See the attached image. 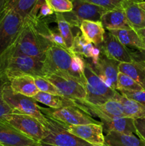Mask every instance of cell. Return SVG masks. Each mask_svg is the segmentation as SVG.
Masks as SVG:
<instances>
[{"label": "cell", "mask_w": 145, "mask_h": 146, "mask_svg": "<svg viewBox=\"0 0 145 146\" xmlns=\"http://www.w3.org/2000/svg\"><path fill=\"white\" fill-rule=\"evenodd\" d=\"M54 45L41 33L35 20L28 17L14 44L0 56V66L8 58L17 56H27L44 61L45 52Z\"/></svg>", "instance_id": "obj_1"}, {"label": "cell", "mask_w": 145, "mask_h": 146, "mask_svg": "<svg viewBox=\"0 0 145 146\" xmlns=\"http://www.w3.org/2000/svg\"><path fill=\"white\" fill-rule=\"evenodd\" d=\"M85 61L83 74L87 96L84 101L96 105L103 104L109 100L116 99L119 92L107 86L95 74L90 63L86 59Z\"/></svg>", "instance_id": "obj_2"}, {"label": "cell", "mask_w": 145, "mask_h": 146, "mask_svg": "<svg viewBox=\"0 0 145 146\" xmlns=\"http://www.w3.org/2000/svg\"><path fill=\"white\" fill-rule=\"evenodd\" d=\"M0 74L5 76L9 81L24 75L44 77V61L27 56H13L0 66Z\"/></svg>", "instance_id": "obj_3"}, {"label": "cell", "mask_w": 145, "mask_h": 146, "mask_svg": "<svg viewBox=\"0 0 145 146\" xmlns=\"http://www.w3.org/2000/svg\"><path fill=\"white\" fill-rule=\"evenodd\" d=\"M3 98L13 113L30 115L42 123H46V116L40 109V106L32 97L26 96L16 93L11 89L9 81L5 84L3 89Z\"/></svg>", "instance_id": "obj_4"}, {"label": "cell", "mask_w": 145, "mask_h": 146, "mask_svg": "<svg viewBox=\"0 0 145 146\" xmlns=\"http://www.w3.org/2000/svg\"><path fill=\"white\" fill-rule=\"evenodd\" d=\"M74 54L66 48L53 45L45 52L44 61V77L61 73L72 77V66Z\"/></svg>", "instance_id": "obj_5"}, {"label": "cell", "mask_w": 145, "mask_h": 146, "mask_svg": "<svg viewBox=\"0 0 145 146\" xmlns=\"http://www.w3.org/2000/svg\"><path fill=\"white\" fill-rule=\"evenodd\" d=\"M24 20L12 10H4L0 15V56L18 37Z\"/></svg>", "instance_id": "obj_6"}, {"label": "cell", "mask_w": 145, "mask_h": 146, "mask_svg": "<svg viewBox=\"0 0 145 146\" xmlns=\"http://www.w3.org/2000/svg\"><path fill=\"white\" fill-rule=\"evenodd\" d=\"M40 109L46 116L55 120L65 125H78L84 124H100V121L94 119L90 115L82 111L76 106H69L58 109L42 108Z\"/></svg>", "instance_id": "obj_7"}, {"label": "cell", "mask_w": 145, "mask_h": 146, "mask_svg": "<svg viewBox=\"0 0 145 146\" xmlns=\"http://www.w3.org/2000/svg\"><path fill=\"white\" fill-rule=\"evenodd\" d=\"M45 127L47 135L41 143L54 146H93L71 133L63 125L48 116Z\"/></svg>", "instance_id": "obj_8"}, {"label": "cell", "mask_w": 145, "mask_h": 146, "mask_svg": "<svg viewBox=\"0 0 145 146\" xmlns=\"http://www.w3.org/2000/svg\"><path fill=\"white\" fill-rule=\"evenodd\" d=\"M72 10L69 12L63 13L64 18L71 27L80 28L81 22L84 20L100 21L107 10L84 0H72Z\"/></svg>", "instance_id": "obj_9"}, {"label": "cell", "mask_w": 145, "mask_h": 146, "mask_svg": "<svg viewBox=\"0 0 145 146\" xmlns=\"http://www.w3.org/2000/svg\"><path fill=\"white\" fill-rule=\"evenodd\" d=\"M4 121L27 137L38 143L41 142L47 135L45 125L36 118L30 115L12 113L7 115Z\"/></svg>", "instance_id": "obj_10"}, {"label": "cell", "mask_w": 145, "mask_h": 146, "mask_svg": "<svg viewBox=\"0 0 145 146\" xmlns=\"http://www.w3.org/2000/svg\"><path fill=\"white\" fill-rule=\"evenodd\" d=\"M52 83L64 97L75 101H84L87 92L84 84L68 74L56 73L44 77Z\"/></svg>", "instance_id": "obj_11"}, {"label": "cell", "mask_w": 145, "mask_h": 146, "mask_svg": "<svg viewBox=\"0 0 145 146\" xmlns=\"http://www.w3.org/2000/svg\"><path fill=\"white\" fill-rule=\"evenodd\" d=\"M101 53L107 58L119 63H130L134 61L132 52L129 51L115 36L105 31L104 40L100 46Z\"/></svg>", "instance_id": "obj_12"}, {"label": "cell", "mask_w": 145, "mask_h": 146, "mask_svg": "<svg viewBox=\"0 0 145 146\" xmlns=\"http://www.w3.org/2000/svg\"><path fill=\"white\" fill-rule=\"evenodd\" d=\"M76 106L89 115H94L100 119L107 117H125L122 105L116 100H109L101 104H92L86 101H75Z\"/></svg>", "instance_id": "obj_13"}, {"label": "cell", "mask_w": 145, "mask_h": 146, "mask_svg": "<svg viewBox=\"0 0 145 146\" xmlns=\"http://www.w3.org/2000/svg\"><path fill=\"white\" fill-rule=\"evenodd\" d=\"M119 62L107 58L101 53L98 61L95 64H91L95 74L107 86L117 91V76L119 74Z\"/></svg>", "instance_id": "obj_14"}, {"label": "cell", "mask_w": 145, "mask_h": 146, "mask_svg": "<svg viewBox=\"0 0 145 146\" xmlns=\"http://www.w3.org/2000/svg\"><path fill=\"white\" fill-rule=\"evenodd\" d=\"M65 126V125H64ZM68 131L93 146H105L102 123L66 125Z\"/></svg>", "instance_id": "obj_15"}, {"label": "cell", "mask_w": 145, "mask_h": 146, "mask_svg": "<svg viewBox=\"0 0 145 146\" xmlns=\"http://www.w3.org/2000/svg\"><path fill=\"white\" fill-rule=\"evenodd\" d=\"M0 143L4 146H40L6 121H0Z\"/></svg>", "instance_id": "obj_16"}, {"label": "cell", "mask_w": 145, "mask_h": 146, "mask_svg": "<svg viewBox=\"0 0 145 146\" xmlns=\"http://www.w3.org/2000/svg\"><path fill=\"white\" fill-rule=\"evenodd\" d=\"M70 51L72 54L85 58H91V64H95L99 59L101 51L99 46H96L88 41L82 36V33H77L74 36L72 47Z\"/></svg>", "instance_id": "obj_17"}, {"label": "cell", "mask_w": 145, "mask_h": 146, "mask_svg": "<svg viewBox=\"0 0 145 146\" xmlns=\"http://www.w3.org/2000/svg\"><path fill=\"white\" fill-rule=\"evenodd\" d=\"M103 131L106 133L113 131L122 134H136L134 119L129 117H107L100 120Z\"/></svg>", "instance_id": "obj_18"}, {"label": "cell", "mask_w": 145, "mask_h": 146, "mask_svg": "<svg viewBox=\"0 0 145 146\" xmlns=\"http://www.w3.org/2000/svg\"><path fill=\"white\" fill-rule=\"evenodd\" d=\"M139 0H125L122 9L132 28L135 31L145 28V10L138 3Z\"/></svg>", "instance_id": "obj_19"}, {"label": "cell", "mask_w": 145, "mask_h": 146, "mask_svg": "<svg viewBox=\"0 0 145 146\" xmlns=\"http://www.w3.org/2000/svg\"><path fill=\"white\" fill-rule=\"evenodd\" d=\"M133 55V54H132ZM134 57V61L130 63H119V72L126 74L134 80L145 90V59Z\"/></svg>", "instance_id": "obj_20"}, {"label": "cell", "mask_w": 145, "mask_h": 146, "mask_svg": "<svg viewBox=\"0 0 145 146\" xmlns=\"http://www.w3.org/2000/svg\"><path fill=\"white\" fill-rule=\"evenodd\" d=\"M105 29L107 31L132 29L127 19L123 9H117L105 12L100 19Z\"/></svg>", "instance_id": "obj_21"}, {"label": "cell", "mask_w": 145, "mask_h": 146, "mask_svg": "<svg viewBox=\"0 0 145 146\" xmlns=\"http://www.w3.org/2000/svg\"><path fill=\"white\" fill-rule=\"evenodd\" d=\"M80 29L85 39L96 46H100L105 34V28L100 21L84 20L81 22Z\"/></svg>", "instance_id": "obj_22"}, {"label": "cell", "mask_w": 145, "mask_h": 146, "mask_svg": "<svg viewBox=\"0 0 145 146\" xmlns=\"http://www.w3.org/2000/svg\"><path fill=\"white\" fill-rule=\"evenodd\" d=\"M105 146H145V142L134 134L111 131L105 135Z\"/></svg>", "instance_id": "obj_23"}, {"label": "cell", "mask_w": 145, "mask_h": 146, "mask_svg": "<svg viewBox=\"0 0 145 146\" xmlns=\"http://www.w3.org/2000/svg\"><path fill=\"white\" fill-rule=\"evenodd\" d=\"M11 89L16 93L28 97H34L38 90L34 81V77L28 75L15 77L9 81Z\"/></svg>", "instance_id": "obj_24"}, {"label": "cell", "mask_w": 145, "mask_h": 146, "mask_svg": "<svg viewBox=\"0 0 145 146\" xmlns=\"http://www.w3.org/2000/svg\"><path fill=\"white\" fill-rule=\"evenodd\" d=\"M108 31L115 36L125 46L136 48L138 51L145 50V43L133 29L110 30Z\"/></svg>", "instance_id": "obj_25"}, {"label": "cell", "mask_w": 145, "mask_h": 146, "mask_svg": "<svg viewBox=\"0 0 145 146\" xmlns=\"http://www.w3.org/2000/svg\"><path fill=\"white\" fill-rule=\"evenodd\" d=\"M32 98L36 102L44 104L52 109H58L69 106H76V102L75 101L63 96L53 95L41 91H38Z\"/></svg>", "instance_id": "obj_26"}, {"label": "cell", "mask_w": 145, "mask_h": 146, "mask_svg": "<svg viewBox=\"0 0 145 146\" xmlns=\"http://www.w3.org/2000/svg\"><path fill=\"white\" fill-rule=\"evenodd\" d=\"M115 100L122 105L125 117L134 119L145 118V107L138 102L124 96L119 93Z\"/></svg>", "instance_id": "obj_27"}, {"label": "cell", "mask_w": 145, "mask_h": 146, "mask_svg": "<svg viewBox=\"0 0 145 146\" xmlns=\"http://www.w3.org/2000/svg\"><path fill=\"white\" fill-rule=\"evenodd\" d=\"M39 0H7L4 10H12L24 20L28 18L34 11Z\"/></svg>", "instance_id": "obj_28"}, {"label": "cell", "mask_w": 145, "mask_h": 146, "mask_svg": "<svg viewBox=\"0 0 145 146\" xmlns=\"http://www.w3.org/2000/svg\"><path fill=\"white\" fill-rule=\"evenodd\" d=\"M55 22L58 25V29L63 37L67 49L71 50L73 42L74 36L71 30V26L64 18L61 13H55Z\"/></svg>", "instance_id": "obj_29"}, {"label": "cell", "mask_w": 145, "mask_h": 146, "mask_svg": "<svg viewBox=\"0 0 145 146\" xmlns=\"http://www.w3.org/2000/svg\"><path fill=\"white\" fill-rule=\"evenodd\" d=\"M144 89L138 83L126 74L119 72L117 76V91H139Z\"/></svg>", "instance_id": "obj_30"}, {"label": "cell", "mask_w": 145, "mask_h": 146, "mask_svg": "<svg viewBox=\"0 0 145 146\" xmlns=\"http://www.w3.org/2000/svg\"><path fill=\"white\" fill-rule=\"evenodd\" d=\"M36 86L39 91L47 93V94H53V95L63 96L61 91L53 85L48 80L43 76H36L34 77ZM64 97V96H63Z\"/></svg>", "instance_id": "obj_31"}, {"label": "cell", "mask_w": 145, "mask_h": 146, "mask_svg": "<svg viewBox=\"0 0 145 146\" xmlns=\"http://www.w3.org/2000/svg\"><path fill=\"white\" fill-rule=\"evenodd\" d=\"M9 81L5 76L0 74V121H4L5 117L9 114L13 113L12 110L7 105L3 98V89L5 84Z\"/></svg>", "instance_id": "obj_32"}, {"label": "cell", "mask_w": 145, "mask_h": 146, "mask_svg": "<svg viewBox=\"0 0 145 146\" xmlns=\"http://www.w3.org/2000/svg\"><path fill=\"white\" fill-rule=\"evenodd\" d=\"M54 13L69 12L72 10V1L70 0H45Z\"/></svg>", "instance_id": "obj_33"}, {"label": "cell", "mask_w": 145, "mask_h": 146, "mask_svg": "<svg viewBox=\"0 0 145 146\" xmlns=\"http://www.w3.org/2000/svg\"><path fill=\"white\" fill-rule=\"evenodd\" d=\"M100 7L107 11L122 9V4L125 0H84Z\"/></svg>", "instance_id": "obj_34"}, {"label": "cell", "mask_w": 145, "mask_h": 146, "mask_svg": "<svg viewBox=\"0 0 145 146\" xmlns=\"http://www.w3.org/2000/svg\"><path fill=\"white\" fill-rule=\"evenodd\" d=\"M119 93L124 96L136 101L145 107V90L139 91H121Z\"/></svg>", "instance_id": "obj_35"}, {"label": "cell", "mask_w": 145, "mask_h": 146, "mask_svg": "<svg viewBox=\"0 0 145 146\" xmlns=\"http://www.w3.org/2000/svg\"><path fill=\"white\" fill-rule=\"evenodd\" d=\"M49 39L50 41L54 44V45H56L58 46H61L62 47V48H66L67 49L66 46H65V42H64L63 38V37L61 36L58 28L53 29H50Z\"/></svg>", "instance_id": "obj_36"}, {"label": "cell", "mask_w": 145, "mask_h": 146, "mask_svg": "<svg viewBox=\"0 0 145 146\" xmlns=\"http://www.w3.org/2000/svg\"><path fill=\"white\" fill-rule=\"evenodd\" d=\"M136 135L145 142V118L134 119Z\"/></svg>", "instance_id": "obj_37"}, {"label": "cell", "mask_w": 145, "mask_h": 146, "mask_svg": "<svg viewBox=\"0 0 145 146\" xmlns=\"http://www.w3.org/2000/svg\"><path fill=\"white\" fill-rule=\"evenodd\" d=\"M132 54H133V55L134 56L139 57V58L145 59V50L135 51V52H132Z\"/></svg>", "instance_id": "obj_38"}, {"label": "cell", "mask_w": 145, "mask_h": 146, "mask_svg": "<svg viewBox=\"0 0 145 146\" xmlns=\"http://www.w3.org/2000/svg\"><path fill=\"white\" fill-rule=\"evenodd\" d=\"M136 31L138 34V35H139V36H140V38H142V41L145 43V28L136 30Z\"/></svg>", "instance_id": "obj_39"}, {"label": "cell", "mask_w": 145, "mask_h": 146, "mask_svg": "<svg viewBox=\"0 0 145 146\" xmlns=\"http://www.w3.org/2000/svg\"><path fill=\"white\" fill-rule=\"evenodd\" d=\"M7 0H0V11H1V12L4 9L6 3H7Z\"/></svg>", "instance_id": "obj_40"}, {"label": "cell", "mask_w": 145, "mask_h": 146, "mask_svg": "<svg viewBox=\"0 0 145 146\" xmlns=\"http://www.w3.org/2000/svg\"><path fill=\"white\" fill-rule=\"evenodd\" d=\"M138 4H139V5L140 6V7H142V8L143 9L145 10V1H142V2L138 3Z\"/></svg>", "instance_id": "obj_41"}, {"label": "cell", "mask_w": 145, "mask_h": 146, "mask_svg": "<svg viewBox=\"0 0 145 146\" xmlns=\"http://www.w3.org/2000/svg\"><path fill=\"white\" fill-rule=\"evenodd\" d=\"M40 146H54L52 145H49V144H46V143H41L40 142Z\"/></svg>", "instance_id": "obj_42"}, {"label": "cell", "mask_w": 145, "mask_h": 146, "mask_svg": "<svg viewBox=\"0 0 145 146\" xmlns=\"http://www.w3.org/2000/svg\"><path fill=\"white\" fill-rule=\"evenodd\" d=\"M0 146H4V145H1V144L0 143Z\"/></svg>", "instance_id": "obj_43"}, {"label": "cell", "mask_w": 145, "mask_h": 146, "mask_svg": "<svg viewBox=\"0 0 145 146\" xmlns=\"http://www.w3.org/2000/svg\"><path fill=\"white\" fill-rule=\"evenodd\" d=\"M139 1H143L144 0H139Z\"/></svg>", "instance_id": "obj_44"}, {"label": "cell", "mask_w": 145, "mask_h": 146, "mask_svg": "<svg viewBox=\"0 0 145 146\" xmlns=\"http://www.w3.org/2000/svg\"><path fill=\"white\" fill-rule=\"evenodd\" d=\"M0 15H1V11H0Z\"/></svg>", "instance_id": "obj_45"}, {"label": "cell", "mask_w": 145, "mask_h": 146, "mask_svg": "<svg viewBox=\"0 0 145 146\" xmlns=\"http://www.w3.org/2000/svg\"><path fill=\"white\" fill-rule=\"evenodd\" d=\"M70 1H72V0H70Z\"/></svg>", "instance_id": "obj_46"}]
</instances>
